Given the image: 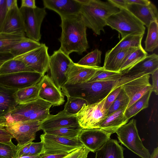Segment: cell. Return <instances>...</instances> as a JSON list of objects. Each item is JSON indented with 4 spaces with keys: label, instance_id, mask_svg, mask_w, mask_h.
<instances>
[{
    "label": "cell",
    "instance_id": "6f0895ef",
    "mask_svg": "<svg viewBox=\"0 0 158 158\" xmlns=\"http://www.w3.org/2000/svg\"><path fill=\"white\" fill-rule=\"evenodd\" d=\"M2 62H0V66H1V65L4 63Z\"/></svg>",
    "mask_w": 158,
    "mask_h": 158
},
{
    "label": "cell",
    "instance_id": "f6af8a7d",
    "mask_svg": "<svg viewBox=\"0 0 158 158\" xmlns=\"http://www.w3.org/2000/svg\"><path fill=\"white\" fill-rule=\"evenodd\" d=\"M13 136L4 127H0V142L6 143L11 141Z\"/></svg>",
    "mask_w": 158,
    "mask_h": 158
},
{
    "label": "cell",
    "instance_id": "4fadbf2b",
    "mask_svg": "<svg viewBox=\"0 0 158 158\" xmlns=\"http://www.w3.org/2000/svg\"><path fill=\"white\" fill-rule=\"evenodd\" d=\"M48 48L44 44L39 47L23 55L13 58L23 62L34 72L44 76L49 69L50 56Z\"/></svg>",
    "mask_w": 158,
    "mask_h": 158
},
{
    "label": "cell",
    "instance_id": "681fc988",
    "mask_svg": "<svg viewBox=\"0 0 158 158\" xmlns=\"http://www.w3.org/2000/svg\"><path fill=\"white\" fill-rule=\"evenodd\" d=\"M36 7L35 0H22L21 1L20 7L34 9Z\"/></svg>",
    "mask_w": 158,
    "mask_h": 158
},
{
    "label": "cell",
    "instance_id": "ffe728a7",
    "mask_svg": "<svg viewBox=\"0 0 158 158\" xmlns=\"http://www.w3.org/2000/svg\"><path fill=\"white\" fill-rule=\"evenodd\" d=\"M44 8L52 10L60 17L79 15L81 4L77 0H43Z\"/></svg>",
    "mask_w": 158,
    "mask_h": 158
},
{
    "label": "cell",
    "instance_id": "9c48e42d",
    "mask_svg": "<svg viewBox=\"0 0 158 158\" xmlns=\"http://www.w3.org/2000/svg\"><path fill=\"white\" fill-rule=\"evenodd\" d=\"M43 144L42 154H68L84 146L78 138H65L44 133L40 135Z\"/></svg>",
    "mask_w": 158,
    "mask_h": 158
},
{
    "label": "cell",
    "instance_id": "1f68e13d",
    "mask_svg": "<svg viewBox=\"0 0 158 158\" xmlns=\"http://www.w3.org/2000/svg\"><path fill=\"white\" fill-rule=\"evenodd\" d=\"M148 28L147 35L144 42V50L146 52H152L158 46V21L152 22Z\"/></svg>",
    "mask_w": 158,
    "mask_h": 158
},
{
    "label": "cell",
    "instance_id": "7c38bea8",
    "mask_svg": "<svg viewBox=\"0 0 158 158\" xmlns=\"http://www.w3.org/2000/svg\"><path fill=\"white\" fill-rule=\"evenodd\" d=\"M27 38L39 42L41 38L40 28L47 14L45 8L37 7L34 9L20 7Z\"/></svg>",
    "mask_w": 158,
    "mask_h": 158
},
{
    "label": "cell",
    "instance_id": "680465c9",
    "mask_svg": "<svg viewBox=\"0 0 158 158\" xmlns=\"http://www.w3.org/2000/svg\"><path fill=\"white\" fill-rule=\"evenodd\" d=\"M0 158H1V157H0Z\"/></svg>",
    "mask_w": 158,
    "mask_h": 158
},
{
    "label": "cell",
    "instance_id": "7bdbcfd3",
    "mask_svg": "<svg viewBox=\"0 0 158 158\" xmlns=\"http://www.w3.org/2000/svg\"><path fill=\"white\" fill-rule=\"evenodd\" d=\"M8 10L6 0H0V33H2Z\"/></svg>",
    "mask_w": 158,
    "mask_h": 158
},
{
    "label": "cell",
    "instance_id": "8d00e7d4",
    "mask_svg": "<svg viewBox=\"0 0 158 158\" xmlns=\"http://www.w3.org/2000/svg\"><path fill=\"white\" fill-rule=\"evenodd\" d=\"M67 97V101L64 110L69 114H76L81 110L84 104H87L86 101L82 98L69 96Z\"/></svg>",
    "mask_w": 158,
    "mask_h": 158
},
{
    "label": "cell",
    "instance_id": "ac0fdd59",
    "mask_svg": "<svg viewBox=\"0 0 158 158\" xmlns=\"http://www.w3.org/2000/svg\"><path fill=\"white\" fill-rule=\"evenodd\" d=\"M101 67L99 66H84L73 62L67 72V80L65 84H76L87 82L96 71Z\"/></svg>",
    "mask_w": 158,
    "mask_h": 158
},
{
    "label": "cell",
    "instance_id": "7a4b0ae2",
    "mask_svg": "<svg viewBox=\"0 0 158 158\" xmlns=\"http://www.w3.org/2000/svg\"><path fill=\"white\" fill-rule=\"evenodd\" d=\"M81 4L79 15L87 27L99 35L104 31L106 19L119 9L108 0H78Z\"/></svg>",
    "mask_w": 158,
    "mask_h": 158
},
{
    "label": "cell",
    "instance_id": "816d5d0a",
    "mask_svg": "<svg viewBox=\"0 0 158 158\" xmlns=\"http://www.w3.org/2000/svg\"><path fill=\"white\" fill-rule=\"evenodd\" d=\"M67 154H42L40 158H62Z\"/></svg>",
    "mask_w": 158,
    "mask_h": 158
},
{
    "label": "cell",
    "instance_id": "60d3db41",
    "mask_svg": "<svg viewBox=\"0 0 158 158\" xmlns=\"http://www.w3.org/2000/svg\"><path fill=\"white\" fill-rule=\"evenodd\" d=\"M90 151L85 146L79 148L62 158H87Z\"/></svg>",
    "mask_w": 158,
    "mask_h": 158
},
{
    "label": "cell",
    "instance_id": "3957f363",
    "mask_svg": "<svg viewBox=\"0 0 158 158\" xmlns=\"http://www.w3.org/2000/svg\"><path fill=\"white\" fill-rule=\"evenodd\" d=\"M118 81L65 84L61 88V91L66 97L81 98L85 100L87 104H91L100 102L105 98L116 87Z\"/></svg>",
    "mask_w": 158,
    "mask_h": 158
},
{
    "label": "cell",
    "instance_id": "f5cc1de1",
    "mask_svg": "<svg viewBox=\"0 0 158 158\" xmlns=\"http://www.w3.org/2000/svg\"><path fill=\"white\" fill-rule=\"evenodd\" d=\"M6 4L8 11L18 5L17 0H6Z\"/></svg>",
    "mask_w": 158,
    "mask_h": 158
},
{
    "label": "cell",
    "instance_id": "f1b7e54d",
    "mask_svg": "<svg viewBox=\"0 0 158 158\" xmlns=\"http://www.w3.org/2000/svg\"><path fill=\"white\" fill-rule=\"evenodd\" d=\"M39 84L18 89L13 97L17 104H25L38 98Z\"/></svg>",
    "mask_w": 158,
    "mask_h": 158
},
{
    "label": "cell",
    "instance_id": "c3c4849f",
    "mask_svg": "<svg viewBox=\"0 0 158 158\" xmlns=\"http://www.w3.org/2000/svg\"><path fill=\"white\" fill-rule=\"evenodd\" d=\"M112 4L119 9H127V4L126 0H108Z\"/></svg>",
    "mask_w": 158,
    "mask_h": 158
},
{
    "label": "cell",
    "instance_id": "7dc6e473",
    "mask_svg": "<svg viewBox=\"0 0 158 158\" xmlns=\"http://www.w3.org/2000/svg\"><path fill=\"white\" fill-rule=\"evenodd\" d=\"M31 142L21 146L17 145L18 146V149L16 154V158L21 157L24 155L28 150Z\"/></svg>",
    "mask_w": 158,
    "mask_h": 158
},
{
    "label": "cell",
    "instance_id": "6da1fadb",
    "mask_svg": "<svg viewBox=\"0 0 158 158\" xmlns=\"http://www.w3.org/2000/svg\"><path fill=\"white\" fill-rule=\"evenodd\" d=\"M62 29L59 49L69 56L73 52L81 55L89 48L87 39V27L80 15H72L60 17Z\"/></svg>",
    "mask_w": 158,
    "mask_h": 158
},
{
    "label": "cell",
    "instance_id": "603a6c76",
    "mask_svg": "<svg viewBox=\"0 0 158 158\" xmlns=\"http://www.w3.org/2000/svg\"><path fill=\"white\" fill-rule=\"evenodd\" d=\"M123 151L117 140L110 138L95 152V158H124Z\"/></svg>",
    "mask_w": 158,
    "mask_h": 158
},
{
    "label": "cell",
    "instance_id": "4316f807",
    "mask_svg": "<svg viewBox=\"0 0 158 158\" xmlns=\"http://www.w3.org/2000/svg\"><path fill=\"white\" fill-rule=\"evenodd\" d=\"M143 35H128L122 38L117 45L106 53L105 58L109 57L121 51L141 46Z\"/></svg>",
    "mask_w": 158,
    "mask_h": 158
},
{
    "label": "cell",
    "instance_id": "30bf717a",
    "mask_svg": "<svg viewBox=\"0 0 158 158\" xmlns=\"http://www.w3.org/2000/svg\"><path fill=\"white\" fill-rule=\"evenodd\" d=\"M73 63L69 56L59 49L54 51L50 56L48 69L50 74V77L60 89L61 90L66 82L67 73Z\"/></svg>",
    "mask_w": 158,
    "mask_h": 158
},
{
    "label": "cell",
    "instance_id": "4dcf8cb0",
    "mask_svg": "<svg viewBox=\"0 0 158 158\" xmlns=\"http://www.w3.org/2000/svg\"><path fill=\"white\" fill-rule=\"evenodd\" d=\"M24 72H35L22 61L13 58L4 62L0 66V76Z\"/></svg>",
    "mask_w": 158,
    "mask_h": 158
},
{
    "label": "cell",
    "instance_id": "d590c367",
    "mask_svg": "<svg viewBox=\"0 0 158 158\" xmlns=\"http://www.w3.org/2000/svg\"><path fill=\"white\" fill-rule=\"evenodd\" d=\"M101 54L102 52L100 50L95 49L88 53L77 64L84 66H98L101 63Z\"/></svg>",
    "mask_w": 158,
    "mask_h": 158
},
{
    "label": "cell",
    "instance_id": "83f0119b",
    "mask_svg": "<svg viewBox=\"0 0 158 158\" xmlns=\"http://www.w3.org/2000/svg\"><path fill=\"white\" fill-rule=\"evenodd\" d=\"M147 55V52L142 46L136 48L128 55L121 67L119 72L123 75L127 74L133 67L143 60Z\"/></svg>",
    "mask_w": 158,
    "mask_h": 158
},
{
    "label": "cell",
    "instance_id": "db71d44e",
    "mask_svg": "<svg viewBox=\"0 0 158 158\" xmlns=\"http://www.w3.org/2000/svg\"><path fill=\"white\" fill-rule=\"evenodd\" d=\"M150 158H158V148H155L151 155Z\"/></svg>",
    "mask_w": 158,
    "mask_h": 158
},
{
    "label": "cell",
    "instance_id": "9a60e30c",
    "mask_svg": "<svg viewBox=\"0 0 158 158\" xmlns=\"http://www.w3.org/2000/svg\"><path fill=\"white\" fill-rule=\"evenodd\" d=\"M112 134L100 128L83 129L78 138L90 152H95L110 138Z\"/></svg>",
    "mask_w": 158,
    "mask_h": 158
},
{
    "label": "cell",
    "instance_id": "cb8c5ba5",
    "mask_svg": "<svg viewBox=\"0 0 158 158\" xmlns=\"http://www.w3.org/2000/svg\"><path fill=\"white\" fill-rule=\"evenodd\" d=\"M17 90L0 84V116L6 115L18 105L13 97L14 93Z\"/></svg>",
    "mask_w": 158,
    "mask_h": 158
},
{
    "label": "cell",
    "instance_id": "d6a6232c",
    "mask_svg": "<svg viewBox=\"0 0 158 158\" xmlns=\"http://www.w3.org/2000/svg\"><path fill=\"white\" fill-rule=\"evenodd\" d=\"M152 92V89L149 91L127 108L124 113L126 117L130 119L142 110L148 107L149 99Z\"/></svg>",
    "mask_w": 158,
    "mask_h": 158
},
{
    "label": "cell",
    "instance_id": "5b68a950",
    "mask_svg": "<svg viewBox=\"0 0 158 158\" xmlns=\"http://www.w3.org/2000/svg\"><path fill=\"white\" fill-rule=\"evenodd\" d=\"M119 10L106 19V25L118 31L122 38L130 35H143L145 28L143 23L127 9Z\"/></svg>",
    "mask_w": 158,
    "mask_h": 158
},
{
    "label": "cell",
    "instance_id": "ba28073f",
    "mask_svg": "<svg viewBox=\"0 0 158 158\" xmlns=\"http://www.w3.org/2000/svg\"><path fill=\"white\" fill-rule=\"evenodd\" d=\"M108 95L98 102L84 104L76 114L78 123L81 128H99L100 125L107 116L108 111L105 109L104 104Z\"/></svg>",
    "mask_w": 158,
    "mask_h": 158
},
{
    "label": "cell",
    "instance_id": "b9f144b4",
    "mask_svg": "<svg viewBox=\"0 0 158 158\" xmlns=\"http://www.w3.org/2000/svg\"><path fill=\"white\" fill-rule=\"evenodd\" d=\"M121 89V87L118 85V83L108 95L104 104L105 107L108 111L110 106L119 94Z\"/></svg>",
    "mask_w": 158,
    "mask_h": 158
},
{
    "label": "cell",
    "instance_id": "e575fe53",
    "mask_svg": "<svg viewBox=\"0 0 158 158\" xmlns=\"http://www.w3.org/2000/svg\"><path fill=\"white\" fill-rule=\"evenodd\" d=\"M123 74L120 72L106 70L103 67L98 69L87 82L98 81H115L119 79Z\"/></svg>",
    "mask_w": 158,
    "mask_h": 158
},
{
    "label": "cell",
    "instance_id": "44dd1931",
    "mask_svg": "<svg viewBox=\"0 0 158 158\" xmlns=\"http://www.w3.org/2000/svg\"><path fill=\"white\" fill-rule=\"evenodd\" d=\"M127 9L147 27L152 22L158 21L157 8L151 2L145 5L127 4Z\"/></svg>",
    "mask_w": 158,
    "mask_h": 158
},
{
    "label": "cell",
    "instance_id": "d4e9b609",
    "mask_svg": "<svg viewBox=\"0 0 158 158\" xmlns=\"http://www.w3.org/2000/svg\"><path fill=\"white\" fill-rule=\"evenodd\" d=\"M157 69H158V55L153 53L147 55L127 74H150Z\"/></svg>",
    "mask_w": 158,
    "mask_h": 158
},
{
    "label": "cell",
    "instance_id": "9f6ffc18",
    "mask_svg": "<svg viewBox=\"0 0 158 158\" xmlns=\"http://www.w3.org/2000/svg\"><path fill=\"white\" fill-rule=\"evenodd\" d=\"M15 35L8 34L3 33H0V39H1L2 38H5L7 37H9L10 35Z\"/></svg>",
    "mask_w": 158,
    "mask_h": 158
},
{
    "label": "cell",
    "instance_id": "d6986e66",
    "mask_svg": "<svg viewBox=\"0 0 158 158\" xmlns=\"http://www.w3.org/2000/svg\"><path fill=\"white\" fill-rule=\"evenodd\" d=\"M2 33L26 36L23 17L18 5L8 11Z\"/></svg>",
    "mask_w": 158,
    "mask_h": 158
},
{
    "label": "cell",
    "instance_id": "52a82bcc",
    "mask_svg": "<svg viewBox=\"0 0 158 158\" xmlns=\"http://www.w3.org/2000/svg\"><path fill=\"white\" fill-rule=\"evenodd\" d=\"M119 142L141 158H150L148 150L143 144L136 127V121L132 119L115 131Z\"/></svg>",
    "mask_w": 158,
    "mask_h": 158
},
{
    "label": "cell",
    "instance_id": "2e32d148",
    "mask_svg": "<svg viewBox=\"0 0 158 158\" xmlns=\"http://www.w3.org/2000/svg\"><path fill=\"white\" fill-rule=\"evenodd\" d=\"M38 84V98L51 104L53 106L64 103V96L61 90L55 85L49 76H44Z\"/></svg>",
    "mask_w": 158,
    "mask_h": 158
},
{
    "label": "cell",
    "instance_id": "5bb4252c",
    "mask_svg": "<svg viewBox=\"0 0 158 158\" xmlns=\"http://www.w3.org/2000/svg\"><path fill=\"white\" fill-rule=\"evenodd\" d=\"M43 75L36 72H24L0 76V84L6 87L19 89L35 85Z\"/></svg>",
    "mask_w": 158,
    "mask_h": 158
},
{
    "label": "cell",
    "instance_id": "8fae6325",
    "mask_svg": "<svg viewBox=\"0 0 158 158\" xmlns=\"http://www.w3.org/2000/svg\"><path fill=\"white\" fill-rule=\"evenodd\" d=\"M41 122L24 121L4 123L0 125V127L5 128L18 143L21 146L35 139L36 132L40 130Z\"/></svg>",
    "mask_w": 158,
    "mask_h": 158
},
{
    "label": "cell",
    "instance_id": "ab89813d",
    "mask_svg": "<svg viewBox=\"0 0 158 158\" xmlns=\"http://www.w3.org/2000/svg\"><path fill=\"white\" fill-rule=\"evenodd\" d=\"M18 146L12 141L6 143L0 142V157L2 158H16Z\"/></svg>",
    "mask_w": 158,
    "mask_h": 158
},
{
    "label": "cell",
    "instance_id": "277c9868",
    "mask_svg": "<svg viewBox=\"0 0 158 158\" xmlns=\"http://www.w3.org/2000/svg\"><path fill=\"white\" fill-rule=\"evenodd\" d=\"M51 104L39 98L31 102L18 105L5 116H0V125L24 121L41 122L50 114Z\"/></svg>",
    "mask_w": 158,
    "mask_h": 158
},
{
    "label": "cell",
    "instance_id": "ee69618b",
    "mask_svg": "<svg viewBox=\"0 0 158 158\" xmlns=\"http://www.w3.org/2000/svg\"><path fill=\"white\" fill-rule=\"evenodd\" d=\"M28 156L41 155L43 151V144L40 141L39 142H31L29 148Z\"/></svg>",
    "mask_w": 158,
    "mask_h": 158
},
{
    "label": "cell",
    "instance_id": "836d02e7",
    "mask_svg": "<svg viewBox=\"0 0 158 158\" xmlns=\"http://www.w3.org/2000/svg\"><path fill=\"white\" fill-rule=\"evenodd\" d=\"M83 129L80 126L66 127L48 129L43 131L44 133L69 138H78Z\"/></svg>",
    "mask_w": 158,
    "mask_h": 158
},
{
    "label": "cell",
    "instance_id": "8992f818",
    "mask_svg": "<svg viewBox=\"0 0 158 158\" xmlns=\"http://www.w3.org/2000/svg\"><path fill=\"white\" fill-rule=\"evenodd\" d=\"M150 77L149 74H126L119 79L118 85L121 87L129 98V103L126 109L152 89V85L149 81Z\"/></svg>",
    "mask_w": 158,
    "mask_h": 158
},
{
    "label": "cell",
    "instance_id": "7402d4cb",
    "mask_svg": "<svg viewBox=\"0 0 158 158\" xmlns=\"http://www.w3.org/2000/svg\"><path fill=\"white\" fill-rule=\"evenodd\" d=\"M126 110V108H122L107 116L99 128L112 134L115 133L118 128L127 124L129 119L124 115Z\"/></svg>",
    "mask_w": 158,
    "mask_h": 158
},
{
    "label": "cell",
    "instance_id": "e0dca14e",
    "mask_svg": "<svg viewBox=\"0 0 158 158\" xmlns=\"http://www.w3.org/2000/svg\"><path fill=\"white\" fill-rule=\"evenodd\" d=\"M79 126L77 115L69 114L63 110L57 114H50L41 121L40 130H44L66 127Z\"/></svg>",
    "mask_w": 158,
    "mask_h": 158
},
{
    "label": "cell",
    "instance_id": "11a10c76",
    "mask_svg": "<svg viewBox=\"0 0 158 158\" xmlns=\"http://www.w3.org/2000/svg\"><path fill=\"white\" fill-rule=\"evenodd\" d=\"M41 155L25 156L18 158H40Z\"/></svg>",
    "mask_w": 158,
    "mask_h": 158
},
{
    "label": "cell",
    "instance_id": "484cf974",
    "mask_svg": "<svg viewBox=\"0 0 158 158\" xmlns=\"http://www.w3.org/2000/svg\"><path fill=\"white\" fill-rule=\"evenodd\" d=\"M136 48H131L123 50L109 57L105 58L102 67L106 70L119 72L121 67L128 55Z\"/></svg>",
    "mask_w": 158,
    "mask_h": 158
},
{
    "label": "cell",
    "instance_id": "f35d334b",
    "mask_svg": "<svg viewBox=\"0 0 158 158\" xmlns=\"http://www.w3.org/2000/svg\"><path fill=\"white\" fill-rule=\"evenodd\" d=\"M25 37L21 35H12L0 39V53H9L12 48Z\"/></svg>",
    "mask_w": 158,
    "mask_h": 158
},
{
    "label": "cell",
    "instance_id": "74e56055",
    "mask_svg": "<svg viewBox=\"0 0 158 158\" xmlns=\"http://www.w3.org/2000/svg\"><path fill=\"white\" fill-rule=\"evenodd\" d=\"M129 102V98L122 88L119 94L109 108L107 116L122 108L126 109Z\"/></svg>",
    "mask_w": 158,
    "mask_h": 158
},
{
    "label": "cell",
    "instance_id": "f907efd6",
    "mask_svg": "<svg viewBox=\"0 0 158 158\" xmlns=\"http://www.w3.org/2000/svg\"><path fill=\"white\" fill-rule=\"evenodd\" d=\"M127 4H135L139 5H148L151 2L148 0H126Z\"/></svg>",
    "mask_w": 158,
    "mask_h": 158
},
{
    "label": "cell",
    "instance_id": "f546056e",
    "mask_svg": "<svg viewBox=\"0 0 158 158\" xmlns=\"http://www.w3.org/2000/svg\"><path fill=\"white\" fill-rule=\"evenodd\" d=\"M41 44L25 37L12 48L9 53L13 57L18 56L40 47Z\"/></svg>",
    "mask_w": 158,
    "mask_h": 158
},
{
    "label": "cell",
    "instance_id": "bcb514c9",
    "mask_svg": "<svg viewBox=\"0 0 158 158\" xmlns=\"http://www.w3.org/2000/svg\"><path fill=\"white\" fill-rule=\"evenodd\" d=\"M152 80V91L157 95L158 94V69L151 74Z\"/></svg>",
    "mask_w": 158,
    "mask_h": 158
}]
</instances>
